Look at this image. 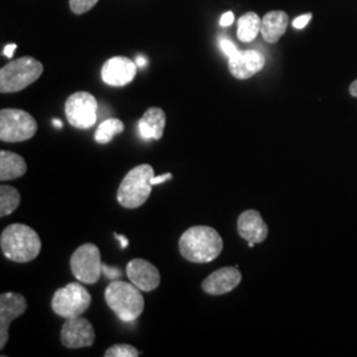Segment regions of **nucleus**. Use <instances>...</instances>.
Segmentation results:
<instances>
[{"label": "nucleus", "instance_id": "10", "mask_svg": "<svg viewBox=\"0 0 357 357\" xmlns=\"http://www.w3.org/2000/svg\"><path fill=\"white\" fill-rule=\"evenodd\" d=\"M96 332L89 320L77 317L66 319L61 328V343L70 349L86 348L94 344Z\"/></svg>", "mask_w": 357, "mask_h": 357}, {"label": "nucleus", "instance_id": "1", "mask_svg": "<svg viewBox=\"0 0 357 357\" xmlns=\"http://www.w3.org/2000/svg\"><path fill=\"white\" fill-rule=\"evenodd\" d=\"M224 243L218 231L206 225H197L185 230L178 240V250L187 261L208 264L221 255Z\"/></svg>", "mask_w": 357, "mask_h": 357}, {"label": "nucleus", "instance_id": "28", "mask_svg": "<svg viewBox=\"0 0 357 357\" xmlns=\"http://www.w3.org/2000/svg\"><path fill=\"white\" fill-rule=\"evenodd\" d=\"M234 22V13L231 11L224 13L220 19V26H231V23Z\"/></svg>", "mask_w": 357, "mask_h": 357}, {"label": "nucleus", "instance_id": "6", "mask_svg": "<svg viewBox=\"0 0 357 357\" xmlns=\"http://www.w3.org/2000/svg\"><path fill=\"white\" fill-rule=\"evenodd\" d=\"M91 305V295L81 282L69 283L59 289L52 298V310L59 317L70 319L81 317Z\"/></svg>", "mask_w": 357, "mask_h": 357}, {"label": "nucleus", "instance_id": "15", "mask_svg": "<svg viewBox=\"0 0 357 357\" xmlns=\"http://www.w3.org/2000/svg\"><path fill=\"white\" fill-rule=\"evenodd\" d=\"M265 66V57L262 53L253 51H238L229 57V70L233 77L238 79H248L261 72Z\"/></svg>", "mask_w": 357, "mask_h": 357}, {"label": "nucleus", "instance_id": "17", "mask_svg": "<svg viewBox=\"0 0 357 357\" xmlns=\"http://www.w3.org/2000/svg\"><path fill=\"white\" fill-rule=\"evenodd\" d=\"M290 17L284 11H270L262 17L261 33L266 43L275 44L286 33Z\"/></svg>", "mask_w": 357, "mask_h": 357}, {"label": "nucleus", "instance_id": "22", "mask_svg": "<svg viewBox=\"0 0 357 357\" xmlns=\"http://www.w3.org/2000/svg\"><path fill=\"white\" fill-rule=\"evenodd\" d=\"M123 130H125V125L121 119L109 118L100 125V128H97L94 139L100 144H106V143L112 142L116 134L123 132Z\"/></svg>", "mask_w": 357, "mask_h": 357}, {"label": "nucleus", "instance_id": "18", "mask_svg": "<svg viewBox=\"0 0 357 357\" xmlns=\"http://www.w3.org/2000/svg\"><path fill=\"white\" fill-rule=\"evenodd\" d=\"M165 128L166 113L160 107H150L139 121V132L144 139H162Z\"/></svg>", "mask_w": 357, "mask_h": 357}, {"label": "nucleus", "instance_id": "9", "mask_svg": "<svg viewBox=\"0 0 357 357\" xmlns=\"http://www.w3.org/2000/svg\"><path fill=\"white\" fill-rule=\"evenodd\" d=\"M98 103L88 91H77L69 96L65 103V114L73 128L86 130L97 121Z\"/></svg>", "mask_w": 357, "mask_h": 357}, {"label": "nucleus", "instance_id": "2", "mask_svg": "<svg viewBox=\"0 0 357 357\" xmlns=\"http://www.w3.org/2000/svg\"><path fill=\"white\" fill-rule=\"evenodd\" d=\"M0 246L6 258L17 264H26L40 255L41 241L38 233L28 225L13 224L3 230Z\"/></svg>", "mask_w": 357, "mask_h": 357}, {"label": "nucleus", "instance_id": "25", "mask_svg": "<svg viewBox=\"0 0 357 357\" xmlns=\"http://www.w3.org/2000/svg\"><path fill=\"white\" fill-rule=\"evenodd\" d=\"M220 48H221V51L225 53V56L229 59L231 56H234L238 50H237V47L228 40V38H220Z\"/></svg>", "mask_w": 357, "mask_h": 357}, {"label": "nucleus", "instance_id": "27", "mask_svg": "<svg viewBox=\"0 0 357 357\" xmlns=\"http://www.w3.org/2000/svg\"><path fill=\"white\" fill-rule=\"evenodd\" d=\"M102 270L103 273L106 274V277L110 278V280H116V278L121 277V270H119V268H109V266L103 265Z\"/></svg>", "mask_w": 357, "mask_h": 357}, {"label": "nucleus", "instance_id": "16", "mask_svg": "<svg viewBox=\"0 0 357 357\" xmlns=\"http://www.w3.org/2000/svg\"><path fill=\"white\" fill-rule=\"evenodd\" d=\"M243 280L237 268H221L205 278L202 287L209 295H224L234 290Z\"/></svg>", "mask_w": 357, "mask_h": 357}, {"label": "nucleus", "instance_id": "12", "mask_svg": "<svg viewBox=\"0 0 357 357\" xmlns=\"http://www.w3.org/2000/svg\"><path fill=\"white\" fill-rule=\"evenodd\" d=\"M137 66L128 57H113L103 64L101 70L103 82L110 86H125L135 78Z\"/></svg>", "mask_w": 357, "mask_h": 357}, {"label": "nucleus", "instance_id": "34", "mask_svg": "<svg viewBox=\"0 0 357 357\" xmlns=\"http://www.w3.org/2000/svg\"><path fill=\"white\" fill-rule=\"evenodd\" d=\"M53 125H54L56 128H63V123H61V121H57V119H53Z\"/></svg>", "mask_w": 357, "mask_h": 357}, {"label": "nucleus", "instance_id": "4", "mask_svg": "<svg viewBox=\"0 0 357 357\" xmlns=\"http://www.w3.org/2000/svg\"><path fill=\"white\" fill-rule=\"evenodd\" d=\"M153 172L150 165H141L130 169L118 188L116 197L119 204L128 209H135L144 204L153 191Z\"/></svg>", "mask_w": 357, "mask_h": 357}, {"label": "nucleus", "instance_id": "26", "mask_svg": "<svg viewBox=\"0 0 357 357\" xmlns=\"http://www.w3.org/2000/svg\"><path fill=\"white\" fill-rule=\"evenodd\" d=\"M311 17H312V13H306V15H302V16L296 17L293 22L294 28H296V29H303V28L310 23Z\"/></svg>", "mask_w": 357, "mask_h": 357}, {"label": "nucleus", "instance_id": "24", "mask_svg": "<svg viewBox=\"0 0 357 357\" xmlns=\"http://www.w3.org/2000/svg\"><path fill=\"white\" fill-rule=\"evenodd\" d=\"M97 3L98 0H69L70 10L76 15L88 13Z\"/></svg>", "mask_w": 357, "mask_h": 357}, {"label": "nucleus", "instance_id": "31", "mask_svg": "<svg viewBox=\"0 0 357 357\" xmlns=\"http://www.w3.org/2000/svg\"><path fill=\"white\" fill-rule=\"evenodd\" d=\"M114 236L115 238L121 243V248H123V249H125V248H128V238H126L125 236H121V234H116V233H115Z\"/></svg>", "mask_w": 357, "mask_h": 357}, {"label": "nucleus", "instance_id": "29", "mask_svg": "<svg viewBox=\"0 0 357 357\" xmlns=\"http://www.w3.org/2000/svg\"><path fill=\"white\" fill-rule=\"evenodd\" d=\"M169 178H172V174H166V175H162V176H158V178L153 176V178H151V184H153V185L162 184V183H166L167 180H169Z\"/></svg>", "mask_w": 357, "mask_h": 357}, {"label": "nucleus", "instance_id": "7", "mask_svg": "<svg viewBox=\"0 0 357 357\" xmlns=\"http://www.w3.org/2000/svg\"><path fill=\"white\" fill-rule=\"evenodd\" d=\"M38 122L20 109H3L0 112V139L8 143L24 142L35 137Z\"/></svg>", "mask_w": 357, "mask_h": 357}, {"label": "nucleus", "instance_id": "11", "mask_svg": "<svg viewBox=\"0 0 357 357\" xmlns=\"http://www.w3.org/2000/svg\"><path fill=\"white\" fill-rule=\"evenodd\" d=\"M26 311V298L22 294L4 293L0 295V348L8 342V328L13 319Z\"/></svg>", "mask_w": 357, "mask_h": 357}, {"label": "nucleus", "instance_id": "3", "mask_svg": "<svg viewBox=\"0 0 357 357\" xmlns=\"http://www.w3.org/2000/svg\"><path fill=\"white\" fill-rule=\"evenodd\" d=\"M105 301L115 315L123 321L138 319L144 310L141 289L134 283L113 281L105 291Z\"/></svg>", "mask_w": 357, "mask_h": 357}, {"label": "nucleus", "instance_id": "13", "mask_svg": "<svg viewBox=\"0 0 357 357\" xmlns=\"http://www.w3.org/2000/svg\"><path fill=\"white\" fill-rule=\"evenodd\" d=\"M126 274L130 282L144 293L153 291L160 284L159 270L153 264L142 258H135L128 262Z\"/></svg>", "mask_w": 357, "mask_h": 357}, {"label": "nucleus", "instance_id": "32", "mask_svg": "<svg viewBox=\"0 0 357 357\" xmlns=\"http://www.w3.org/2000/svg\"><path fill=\"white\" fill-rule=\"evenodd\" d=\"M349 93H351V96H352V97L357 98V79L351 84V86H349Z\"/></svg>", "mask_w": 357, "mask_h": 357}, {"label": "nucleus", "instance_id": "8", "mask_svg": "<svg viewBox=\"0 0 357 357\" xmlns=\"http://www.w3.org/2000/svg\"><path fill=\"white\" fill-rule=\"evenodd\" d=\"M101 252L94 243L81 245L70 258V270L77 281L94 284L103 273Z\"/></svg>", "mask_w": 357, "mask_h": 357}, {"label": "nucleus", "instance_id": "20", "mask_svg": "<svg viewBox=\"0 0 357 357\" xmlns=\"http://www.w3.org/2000/svg\"><path fill=\"white\" fill-rule=\"evenodd\" d=\"M262 19L255 13H245L238 19L237 38L243 43H252L261 32Z\"/></svg>", "mask_w": 357, "mask_h": 357}, {"label": "nucleus", "instance_id": "23", "mask_svg": "<svg viewBox=\"0 0 357 357\" xmlns=\"http://www.w3.org/2000/svg\"><path fill=\"white\" fill-rule=\"evenodd\" d=\"M139 351L130 344H115L106 349L105 357H137Z\"/></svg>", "mask_w": 357, "mask_h": 357}, {"label": "nucleus", "instance_id": "21", "mask_svg": "<svg viewBox=\"0 0 357 357\" xmlns=\"http://www.w3.org/2000/svg\"><path fill=\"white\" fill-rule=\"evenodd\" d=\"M20 204V193L11 185L0 187V217L10 216Z\"/></svg>", "mask_w": 357, "mask_h": 357}, {"label": "nucleus", "instance_id": "14", "mask_svg": "<svg viewBox=\"0 0 357 357\" xmlns=\"http://www.w3.org/2000/svg\"><path fill=\"white\" fill-rule=\"evenodd\" d=\"M237 230L243 240L249 243V248H255V243H264L268 238V225L261 213L253 209L245 211L240 215Z\"/></svg>", "mask_w": 357, "mask_h": 357}, {"label": "nucleus", "instance_id": "19", "mask_svg": "<svg viewBox=\"0 0 357 357\" xmlns=\"http://www.w3.org/2000/svg\"><path fill=\"white\" fill-rule=\"evenodd\" d=\"M26 160L20 155L6 151V150L0 151V180L1 181L22 178L23 175H26Z\"/></svg>", "mask_w": 357, "mask_h": 357}, {"label": "nucleus", "instance_id": "30", "mask_svg": "<svg viewBox=\"0 0 357 357\" xmlns=\"http://www.w3.org/2000/svg\"><path fill=\"white\" fill-rule=\"evenodd\" d=\"M17 50V45L16 44H8V45H6V48H4V56L6 57H8V59H11L13 56V52Z\"/></svg>", "mask_w": 357, "mask_h": 357}, {"label": "nucleus", "instance_id": "5", "mask_svg": "<svg viewBox=\"0 0 357 357\" xmlns=\"http://www.w3.org/2000/svg\"><path fill=\"white\" fill-rule=\"evenodd\" d=\"M44 66L33 57H20L3 66L0 70V91L17 93L38 81Z\"/></svg>", "mask_w": 357, "mask_h": 357}, {"label": "nucleus", "instance_id": "33", "mask_svg": "<svg viewBox=\"0 0 357 357\" xmlns=\"http://www.w3.org/2000/svg\"><path fill=\"white\" fill-rule=\"evenodd\" d=\"M135 64L143 68V66H146V65H147V60H146L144 57H142V56H138V57H137V60H135Z\"/></svg>", "mask_w": 357, "mask_h": 357}]
</instances>
